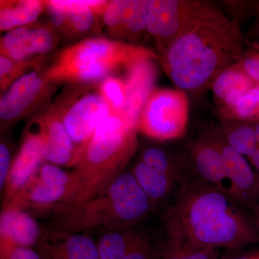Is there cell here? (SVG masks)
Returning <instances> with one entry per match:
<instances>
[{
  "mask_svg": "<svg viewBox=\"0 0 259 259\" xmlns=\"http://www.w3.org/2000/svg\"><path fill=\"white\" fill-rule=\"evenodd\" d=\"M165 241L182 248L233 250L259 243L250 216L223 190L189 178L163 211Z\"/></svg>",
  "mask_w": 259,
  "mask_h": 259,
  "instance_id": "6da1fadb",
  "label": "cell"
},
{
  "mask_svg": "<svg viewBox=\"0 0 259 259\" xmlns=\"http://www.w3.org/2000/svg\"><path fill=\"white\" fill-rule=\"evenodd\" d=\"M243 49L239 24L210 5L160 56L172 83L187 93L210 87L220 73L240 60Z\"/></svg>",
  "mask_w": 259,
  "mask_h": 259,
  "instance_id": "7a4b0ae2",
  "label": "cell"
},
{
  "mask_svg": "<svg viewBox=\"0 0 259 259\" xmlns=\"http://www.w3.org/2000/svg\"><path fill=\"white\" fill-rule=\"evenodd\" d=\"M137 133L121 115L112 113L105 119L94 133L74 167L79 178L77 190L53 215L97 197L125 171L137 148Z\"/></svg>",
  "mask_w": 259,
  "mask_h": 259,
  "instance_id": "3957f363",
  "label": "cell"
},
{
  "mask_svg": "<svg viewBox=\"0 0 259 259\" xmlns=\"http://www.w3.org/2000/svg\"><path fill=\"white\" fill-rule=\"evenodd\" d=\"M155 209L131 171H124L102 193L74 208L51 217L49 228L82 233L102 228H134Z\"/></svg>",
  "mask_w": 259,
  "mask_h": 259,
  "instance_id": "277c9868",
  "label": "cell"
},
{
  "mask_svg": "<svg viewBox=\"0 0 259 259\" xmlns=\"http://www.w3.org/2000/svg\"><path fill=\"white\" fill-rule=\"evenodd\" d=\"M158 54L143 46L103 37H91L59 51L52 64L44 69L54 84L90 85L101 82L115 71L136 61L158 59Z\"/></svg>",
  "mask_w": 259,
  "mask_h": 259,
  "instance_id": "5b68a950",
  "label": "cell"
},
{
  "mask_svg": "<svg viewBox=\"0 0 259 259\" xmlns=\"http://www.w3.org/2000/svg\"><path fill=\"white\" fill-rule=\"evenodd\" d=\"M79 178L75 171L44 163L7 205L26 211L35 218L52 216L77 190Z\"/></svg>",
  "mask_w": 259,
  "mask_h": 259,
  "instance_id": "8992f818",
  "label": "cell"
},
{
  "mask_svg": "<svg viewBox=\"0 0 259 259\" xmlns=\"http://www.w3.org/2000/svg\"><path fill=\"white\" fill-rule=\"evenodd\" d=\"M190 102L180 89H154L136 123L138 133L158 141L182 137L188 126Z\"/></svg>",
  "mask_w": 259,
  "mask_h": 259,
  "instance_id": "52a82bcc",
  "label": "cell"
},
{
  "mask_svg": "<svg viewBox=\"0 0 259 259\" xmlns=\"http://www.w3.org/2000/svg\"><path fill=\"white\" fill-rule=\"evenodd\" d=\"M209 5L197 0H148L147 32L160 55Z\"/></svg>",
  "mask_w": 259,
  "mask_h": 259,
  "instance_id": "ba28073f",
  "label": "cell"
},
{
  "mask_svg": "<svg viewBox=\"0 0 259 259\" xmlns=\"http://www.w3.org/2000/svg\"><path fill=\"white\" fill-rule=\"evenodd\" d=\"M56 105L66 131L81 153L97 127L113 113L97 90L78 94Z\"/></svg>",
  "mask_w": 259,
  "mask_h": 259,
  "instance_id": "9c48e42d",
  "label": "cell"
},
{
  "mask_svg": "<svg viewBox=\"0 0 259 259\" xmlns=\"http://www.w3.org/2000/svg\"><path fill=\"white\" fill-rule=\"evenodd\" d=\"M56 84L46 78L44 69L33 70L15 81L2 94V131L35 110L50 96Z\"/></svg>",
  "mask_w": 259,
  "mask_h": 259,
  "instance_id": "30bf717a",
  "label": "cell"
},
{
  "mask_svg": "<svg viewBox=\"0 0 259 259\" xmlns=\"http://www.w3.org/2000/svg\"><path fill=\"white\" fill-rule=\"evenodd\" d=\"M215 131L224 162L228 194L245 212H252L259 205V175L245 156L228 146Z\"/></svg>",
  "mask_w": 259,
  "mask_h": 259,
  "instance_id": "8fae6325",
  "label": "cell"
},
{
  "mask_svg": "<svg viewBox=\"0 0 259 259\" xmlns=\"http://www.w3.org/2000/svg\"><path fill=\"white\" fill-rule=\"evenodd\" d=\"M32 123L41 135L45 161L59 166H76L82 153L66 131L56 104Z\"/></svg>",
  "mask_w": 259,
  "mask_h": 259,
  "instance_id": "7c38bea8",
  "label": "cell"
},
{
  "mask_svg": "<svg viewBox=\"0 0 259 259\" xmlns=\"http://www.w3.org/2000/svg\"><path fill=\"white\" fill-rule=\"evenodd\" d=\"M59 37L51 25L32 23L7 32L0 40L1 56L13 60L44 56L56 47Z\"/></svg>",
  "mask_w": 259,
  "mask_h": 259,
  "instance_id": "4fadbf2b",
  "label": "cell"
},
{
  "mask_svg": "<svg viewBox=\"0 0 259 259\" xmlns=\"http://www.w3.org/2000/svg\"><path fill=\"white\" fill-rule=\"evenodd\" d=\"M187 169L190 178L228 190L224 162L216 131H209L192 143Z\"/></svg>",
  "mask_w": 259,
  "mask_h": 259,
  "instance_id": "5bb4252c",
  "label": "cell"
},
{
  "mask_svg": "<svg viewBox=\"0 0 259 259\" xmlns=\"http://www.w3.org/2000/svg\"><path fill=\"white\" fill-rule=\"evenodd\" d=\"M41 135L33 123L25 131L18 152L13 160L3 194V207L9 204L44 163Z\"/></svg>",
  "mask_w": 259,
  "mask_h": 259,
  "instance_id": "9a60e30c",
  "label": "cell"
},
{
  "mask_svg": "<svg viewBox=\"0 0 259 259\" xmlns=\"http://www.w3.org/2000/svg\"><path fill=\"white\" fill-rule=\"evenodd\" d=\"M35 249L42 259H99L97 242L82 233L44 228Z\"/></svg>",
  "mask_w": 259,
  "mask_h": 259,
  "instance_id": "2e32d148",
  "label": "cell"
},
{
  "mask_svg": "<svg viewBox=\"0 0 259 259\" xmlns=\"http://www.w3.org/2000/svg\"><path fill=\"white\" fill-rule=\"evenodd\" d=\"M44 228L36 218L18 207L7 206L0 215V250L5 254L16 246H36Z\"/></svg>",
  "mask_w": 259,
  "mask_h": 259,
  "instance_id": "e0dca14e",
  "label": "cell"
},
{
  "mask_svg": "<svg viewBox=\"0 0 259 259\" xmlns=\"http://www.w3.org/2000/svg\"><path fill=\"white\" fill-rule=\"evenodd\" d=\"M125 71L127 100L121 115L130 126L136 129L140 113L155 89L156 69L153 59H145L131 64Z\"/></svg>",
  "mask_w": 259,
  "mask_h": 259,
  "instance_id": "ac0fdd59",
  "label": "cell"
},
{
  "mask_svg": "<svg viewBox=\"0 0 259 259\" xmlns=\"http://www.w3.org/2000/svg\"><path fill=\"white\" fill-rule=\"evenodd\" d=\"M131 171L151 200L155 210L160 206L169 205L185 184L151 168L140 160L135 163Z\"/></svg>",
  "mask_w": 259,
  "mask_h": 259,
  "instance_id": "d6986e66",
  "label": "cell"
},
{
  "mask_svg": "<svg viewBox=\"0 0 259 259\" xmlns=\"http://www.w3.org/2000/svg\"><path fill=\"white\" fill-rule=\"evenodd\" d=\"M58 6L67 12L66 32L69 35H82L91 31L97 19L102 16L109 1H66L54 0Z\"/></svg>",
  "mask_w": 259,
  "mask_h": 259,
  "instance_id": "ffe728a7",
  "label": "cell"
},
{
  "mask_svg": "<svg viewBox=\"0 0 259 259\" xmlns=\"http://www.w3.org/2000/svg\"><path fill=\"white\" fill-rule=\"evenodd\" d=\"M45 10V1L1 0L0 30L8 32L13 29L35 23Z\"/></svg>",
  "mask_w": 259,
  "mask_h": 259,
  "instance_id": "44dd1931",
  "label": "cell"
},
{
  "mask_svg": "<svg viewBox=\"0 0 259 259\" xmlns=\"http://www.w3.org/2000/svg\"><path fill=\"white\" fill-rule=\"evenodd\" d=\"M138 232L133 228L105 230L97 242L99 259H125Z\"/></svg>",
  "mask_w": 259,
  "mask_h": 259,
  "instance_id": "7402d4cb",
  "label": "cell"
},
{
  "mask_svg": "<svg viewBox=\"0 0 259 259\" xmlns=\"http://www.w3.org/2000/svg\"><path fill=\"white\" fill-rule=\"evenodd\" d=\"M218 131L228 146L245 157H250L258 149L253 123L236 121Z\"/></svg>",
  "mask_w": 259,
  "mask_h": 259,
  "instance_id": "603a6c76",
  "label": "cell"
},
{
  "mask_svg": "<svg viewBox=\"0 0 259 259\" xmlns=\"http://www.w3.org/2000/svg\"><path fill=\"white\" fill-rule=\"evenodd\" d=\"M255 85L237 62L220 73L210 87L216 102L220 104L227 94L238 90L248 92Z\"/></svg>",
  "mask_w": 259,
  "mask_h": 259,
  "instance_id": "cb8c5ba5",
  "label": "cell"
},
{
  "mask_svg": "<svg viewBox=\"0 0 259 259\" xmlns=\"http://www.w3.org/2000/svg\"><path fill=\"white\" fill-rule=\"evenodd\" d=\"M148 0H125L122 38L134 40L147 32Z\"/></svg>",
  "mask_w": 259,
  "mask_h": 259,
  "instance_id": "d4e9b609",
  "label": "cell"
},
{
  "mask_svg": "<svg viewBox=\"0 0 259 259\" xmlns=\"http://www.w3.org/2000/svg\"><path fill=\"white\" fill-rule=\"evenodd\" d=\"M139 160L182 184L185 183L190 177L185 171L186 168L179 165L164 150L156 146L145 148L140 156Z\"/></svg>",
  "mask_w": 259,
  "mask_h": 259,
  "instance_id": "484cf974",
  "label": "cell"
},
{
  "mask_svg": "<svg viewBox=\"0 0 259 259\" xmlns=\"http://www.w3.org/2000/svg\"><path fill=\"white\" fill-rule=\"evenodd\" d=\"M44 60V56L18 61L0 56V89L2 93H4L15 81L28 74L29 70L41 69Z\"/></svg>",
  "mask_w": 259,
  "mask_h": 259,
  "instance_id": "4316f807",
  "label": "cell"
},
{
  "mask_svg": "<svg viewBox=\"0 0 259 259\" xmlns=\"http://www.w3.org/2000/svg\"><path fill=\"white\" fill-rule=\"evenodd\" d=\"M156 259H222L217 248H182L165 241L156 242Z\"/></svg>",
  "mask_w": 259,
  "mask_h": 259,
  "instance_id": "83f0119b",
  "label": "cell"
},
{
  "mask_svg": "<svg viewBox=\"0 0 259 259\" xmlns=\"http://www.w3.org/2000/svg\"><path fill=\"white\" fill-rule=\"evenodd\" d=\"M97 91L107 102L112 112L121 115L127 100V84L125 79L110 76L99 83Z\"/></svg>",
  "mask_w": 259,
  "mask_h": 259,
  "instance_id": "f1b7e54d",
  "label": "cell"
},
{
  "mask_svg": "<svg viewBox=\"0 0 259 259\" xmlns=\"http://www.w3.org/2000/svg\"><path fill=\"white\" fill-rule=\"evenodd\" d=\"M228 120L256 123L259 122V84L242 97Z\"/></svg>",
  "mask_w": 259,
  "mask_h": 259,
  "instance_id": "f546056e",
  "label": "cell"
},
{
  "mask_svg": "<svg viewBox=\"0 0 259 259\" xmlns=\"http://www.w3.org/2000/svg\"><path fill=\"white\" fill-rule=\"evenodd\" d=\"M125 0L109 1L102 19L107 31L113 37L122 38V23Z\"/></svg>",
  "mask_w": 259,
  "mask_h": 259,
  "instance_id": "4dcf8cb0",
  "label": "cell"
},
{
  "mask_svg": "<svg viewBox=\"0 0 259 259\" xmlns=\"http://www.w3.org/2000/svg\"><path fill=\"white\" fill-rule=\"evenodd\" d=\"M125 259H156V242L142 232H138Z\"/></svg>",
  "mask_w": 259,
  "mask_h": 259,
  "instance_id": "1f68e13d",
  "label": "cell"
},
{
  "mask_svg": "<svg viewBox=\"0 0 259 259\" xmlns=\"http://www.w3.org/2000/svg\"><path fill=\"white\" fill-rule=\"evenodd\" d=\"M238 63L255 84H259V51L243 53Z\"/></svg>",
  "mask_w": 259,
  "mask_h": 259,
  "instance_id": "d6a6232c",
  "label": "cell"
},
{
  "mask_svg": "<svg viewBox=\"0 0 259 259\" xmlns=\"http://www.w3.org/2000/svg\"><path fill=\"white\" fill-rule=\"evenodd\" d=\"M46 10L49 15L51 25L54 29L66 31L68 14L66 10L58 6L54 0L45 1Z\"/></svg>",
  "mask_w": 259,
  "mask_h": 259,
  "instance_id": "836d02e7",
  "label": "cell"
},
{
  "mask_svg": "<svg viewBox=\"0 0 259 259\" xmlns=\"http://www.w3.org/2000/svg\"><path fill=\"white\" fill-rule=\"evenodd\" d=\"M13 160L9 145L2 140L1 143H0V190H1V193L4 190L7 180L9 176Z\"/></svg>",
  "mask_w": 259,
  "mask_h": 259,
  "instance_id": "e575fe53",
  "label": "cell"
},
{
  "mask_svg": "<svg viewBox=\"0 0 259 259\" xmlns=\"http://www.w3.org/2000/svg\"><path fill=\"white\" fill-rule=\"evenodd\" d=\"M1 259H42L35 248L30 247L16 246L11 248Z\"/></svg>",
  "mask_w": 259,
  "mask_h": 259,
  "instance_id": "d590c367",
  "label": "cell"
},
{
  "mask_svg": "<svg viewBox=\"0 0 259 259\" xmlns=\"http://www.w3.org/2000/svg\"><path fill=\"white\" fill-rule=\"evenodd\" d=\"M248 158H249L252 166L255 168V171L259 175V147Z\"/></svg>",
  "mask_w": 259,
  "mask_h": 259,
  "instance_id": "8d00e7d4",
  "label": "cell"
},
{
  "mask_svg": "<svg viewBox=\"0 0 259 259\" xmlns=\"http://www.w3.org/2000/svg\"><path fill=\"white\" fill-rule=\"evenodd\" d=\"M251 214L252 215L250 217L253 220V222L254 223L259 235V205L252 211Z\"/></svg>",
  "mask_w": 259,
  "mask_h": 259,
  "instance_id": "74e56055",
  "label": "cell"
},
{
  "mask_svg": "<svg viewBox=\"0 0 259 259\" xmlns=\"http://www.w3.org/2000/svg\"><path fill=\"white\" fill-rule=\"evenodd\" d=\"M226 259H256V255H238V256L232 257V258H226Z\"/></svg>",
  "mask_w": 259,
  "mask_h": 259,
  "instance_id": "f35d334b",
  "label": "cell"
},
{
  "mask_svg": "<svg viewBox=\"0 0 259 259\" xmlns=\"http://www.w3.org/2000/svg\"><path fill=\"white\" fill-rule=\"evenodd\" d=\"M256 259H259V255H256Z\"/></svg>",
  "mask_w": 259,
  "mask_h": 259,
  "instance_id": "ab89813d",
  "label": "cell"
},
{
  "mask_svg": "<svg viewBox=\"0 0 259 259\" xmlns=\"http://www.w3.org/2000/svg\"><path fill=\"white\" fill-rule=\"evenodd\" d=\"M258 15H259V7H258Z\"/></svg>",
  "mask_w": 259,
  "mask_h": 259,
  "instance_id": "60d3db41",
  "label": "cell"
}]
</instances>
